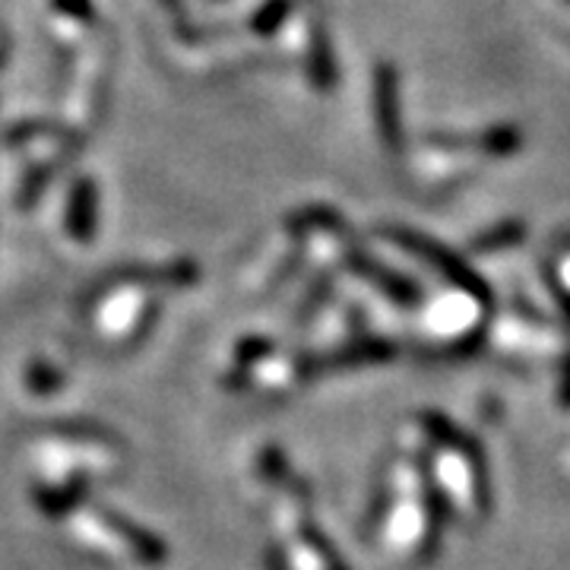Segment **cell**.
<instances>
[{"label":"cell","instance_id":"6da1fadb","mask_svg":"<svg viewBox=\"0 0 570 570\" xmlns=\"http://www.w3.org/2000/svg\"><path fill=\"white\" fill-rule=\"evenodd\" d=\"M374 102H377V124H381L384 140H387L390 149H400V142H403V124H400V89H396L393 67H381L377 70Z\"/></svg>","mask_w":570,"mask_h":570},{"label":"cell","instance_id":"7a4b0ae2","mask_svg":"<svg viewBox=\"0 0 570 570\" xmlns=\"http://www.w3.org/2000/svg\"><path fill=\"white\" fill-rule=\"evenodd\" d=\"M520 142H523V137H520L517 127H494L482 137V146L491 156H513L520 149Z\"/></svg>","mask_w":570,"mask_h":570},{"label":"cell","instance_id":"3957f363","mask_svg":"<svg viewBox=\"0 0 570 570\" xmlns=\"http://www.w3.org/2000/svg\"><path fill=\"white\" fill-rule=\"evenodd\" d=\"M520 235H523V228H520V225L517 223H510V225H498V235H494V238H482V242H479V245H485V247H491V245H504V242H517V238H520Z\"/></svg>","mask_w":570,"mask_h":570}]
</instances>
